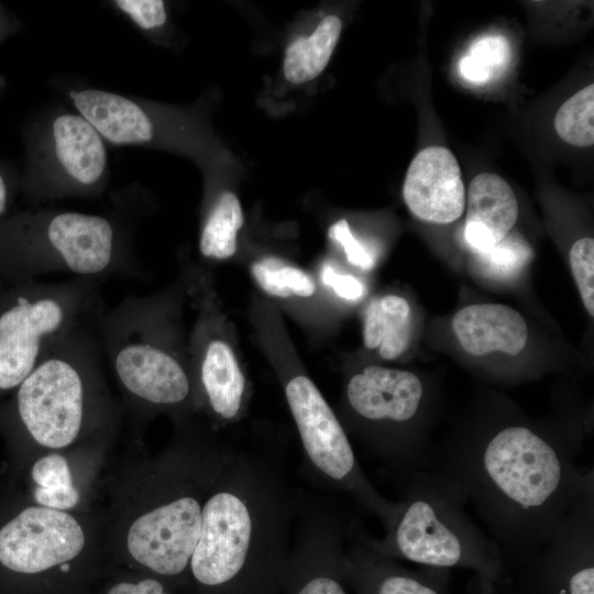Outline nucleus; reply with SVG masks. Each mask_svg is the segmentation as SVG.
<instances>
[{
	"label": "nucleus",
	"instance_id": "nucleus-6",
	"mask_svg": "<svg viewBox=\"0 0 594 594\" xmlns=\"http://www.w3.org/2000/svg\"><path fill=\"white\" fill-rule=\"evenodd\" d=\"M98 319L63 337L14 389L19 422L42 447L65 448L82 428L86 378L102 360Z\"/></svg>",
	"mask_w": 594,
	"mask_h": 594
},
{
	"label": "nucleus",
	"instance_id": "nucleus-19",
	"mask_svg": "<svg viewBox=\"0 0 594 594\" xmlns=\"http://www.w3.org/2000/svg\"><path fill=\"white\" fill-rule=\"evenodd\" d=\"M342 21L334 14L324 16L312 33L299 36L286 48L284 58L285 78L295 85L308 82L318 77L338 43Z\"/></svg>",
	"mask_w": 594,
	"mask_h": 594
},
{
	"label": "nucleus",
	"instance_id": "nucleus-24",
	"mask_svg": "<svg viewBox=\"0 0 594 594\" xmlns=\"http://www.w3.org/2000/svg\"><path fill=\"white\" fill-rule=\"evenodd\" d=\"M532 251L527 242L510 232L491 250L477 254L479 267L483 274L495 279L516 277L528 264Z\"/></svg>",
	"mask_w": 594,
	"mask_h": 594
},
{
	"label": "nucleus",
	"instance_id": "nucleus-29",
	"mask_svg": "<svg viewBox=\"0 0 594 594\" xmlns=\"http://www.w3.org/2000/svg\"><path fill=\"white\" fill-rule=\"evenodd\" d=\"M321 279L343 299L359 300L363 297L364 286L361 280L349 274L337 273L329 264L322 267Z\"/></svg>",
	"mask_w": 594,
	"mask_h": 594
},
{
	"label": "nucleus",
	"instance_id": "nucleus-25",
	"mask_svg": "<svg viewBox=\"0 0 594 594\" xmlns=\"http://www.w3.org/2000/svg\"><path fill=\"white\" fill-rule=\"evenodd\" d=\"M570 266L578 285L582 301L591 315L594 316V240L582 238L571 248Z\"/></svg>",
	"mask_w": 594,
	"mask_h": 594
},
{
	"label": "nucleus",
	"instance_id": "nucleus-17",
	"mask_svg": "<svg viewBox=\"0 0 594 594\" xmlns=\"http://www.w3.org/2000/svg\"><path fill=\"white\" fill-rule=\"evenodd\" d=\"M199 375L213 414L226 421L235 419L243 407L245 378L228 343L221 340L208 343Z\"/></svg>",
	"mask_w": 594,
	"mask_h": 594
},
{
	"label": "nucleus",
	"instance_id": "nucleus-10",
	"mask_svg": "<svg viewBox=\"0 0 594 594\" xmlns=\"http://www.w3.org/2000/svg\"><path fill=\"white\" fill-rule=\"evenodd\" d=\"M85 546L81 526L63 510L29 506L0 526V593L14 579L67 563Z\"/></svg>",
	"mask_w": 594,
	"mask_h": 594
},
{
	"label": "nucleus",
	"instance_id": "nucleus-20",
	"mask_svg": "<svg viewBox=\"0 0 594 594\" xmlns=\"http://www.w3.org/2000/svg\"><path fill=\"white\" fill-rule=\"evenodd\" d=\"M243 226V212L238 197L222 191L210 209L199 238V251L208 258L226 260L237 251V235Z\"/></svg>",
	"mask_w": 594,
	"mask_h": 594
},
{
	"label": "nucleus",
	"instance_id": "nucleus-4",
	"mask_svg": "<svg viewBox=\"0 0 594 594\" xmlns=\"http://www.w3.org/2000/svg\"><path fill=\"white\" fill-rule=\"evenodd\" d=\"M4 250L15 280L72 273L95 280L131 265L128 232L114 218L70 210H41L23 217Z\"/></svg>",
	"mask_w": 594,
	"mask_h": 594
},
{
	"label": "nucleus",
	"instance_id": "nucleus-31",
	"mask_svg": "<svg viewBox=\"0 0 594 594\" xmlns=\"http://www.w3.org/2000/svg\"><path fill=\"white\" fill-rule=\"evenodd\" d=\"M296 594H346V592L334 576L322 573L305 581Z\"/></svg>",
	"mask_w": 594,
	"mask_h": 594
},
{
	"label": "nucleus",
	"instance_id": "nucleus-30",
	"mask_svg": "<svg viewBox=\"0 0 594 594\" xmlns=\"http://www.w3.org/2000/svg\"><path fill=\"white\" fill-rule=\"evenodd\" d=\"M33 497L40 506L56 510L70 509L79 501V494L74 485L57 488L35 486Z\"/></svg>",
	"mask_w": 594,
	"mask_h": 594
},
{
	"label": "nucleus",
	"instance_id": "nucleus-26",
	"mask_svg": "<svg viewBox=\"0 0 594 594\" xmlns=\"http://www.w3.org/2000/svg\"><path fill=\"white\" fill-rule=\"evenodd\" d=\"M112 4L145 32L156 31L167 21L165 2L162 0H116Z\"/></svg>",
	"mask_w": 594,
	"mask_h": 594
},
{
	"label": "nucleus",
	"instance_id": "nucleus-13",
	"mask_svg": "<svg viewBox=\"0 0 594 594\" xmlns=\"http://www.w3.org/2000/svg\"><path fill=\"white\" fill-rule=\"evenodd\" d=\"M404 200L414 216L433 223H450L465 208L459 163L443 146H428L411 161L403 186Z\"/></svg>",
	"mask_w": 594,
	"mask_h": 594
},
{
	"label": "nucleus",
	"instance_id": "nucleus-3",
	"mask_svg": "<svg viewBox=\"0 0 594 594\" xmlns=\"http://www.w3.org/2000/svg\"><path fill=\"white\" fill-rule=\"evenodd\" d=\"M403 480L397 512L382 538L366 534L370 546L392 559L441 570L465 566L484 580H501L507 568L494 541L466 514L462 488L435 468Z\"/></svg>",
	"mask_w": 594,
	"mask_h": 594
},
{
	"label": "nucleus",
	"instance_id": "nucleus-27",
	"mask_svg": "<svg viewBox=\"0 0 594 594\" xmlns=\"http://www.w3.org/2000/svg\"><path fill=\"white\" fill-rule=\"evenodd\" d=\"M31 477L37 487L43 488L73 485L68 463L64 457L57 453L40 458L31 469Z\"/></svg>",
	"mask_w": 594,
	"mask_h": 594
},
{
	"label": "nucleus",
	"instance_id": "nucleus-7",
	"mask_svg": "<svg viewBox=\"0 0 594 594\" xmlns=\"http://www.w3.org/2000/svg\"><path fill=\"white\" fill-rule=\"evenodd\" d=\"M425 394L415 373L376 365L354 374L345 387L350 410L376 429L366 441L372 455L402 479L433 466V452L415 426Z\"/></svg>",
	"mask_w": 594,
	"mask_h": 594
},
{
	"label": "nucleus",
	"instance_id": "nucleus-22",
	"mask_svg": "<svg viewBox=\"0 0 594 594\" xmlns=\"http://www.w3.org/2000/svg\"><path fill=\"white\" fill-rule=\"evenodd\" d=\"M594 85L569 98L554 117V129L566 143L591 146L594 143Z\"/></svg>",
	"mask_w": 594,
	"mask_h": 594
},
{
	"label": "nucleus",
	"instance_id": "nucleus-12",
	"mask_svg": "<svg viewBox=\"0 0 594 594\" xmlns=\"http://www.w3.org/2000/svg\"><path fill=\"white\" fill-rule=\"evenodd\" d=\"M194 492L198 491L182 490L133 521L127 543L135 561L165 576L187 569L199 539L207 497Z\"/></svg>",
	"mask_w": 594,
	"mask_h": 594
},
{
	"label": "nucleus",
	"instance_id": "nucleus-8",
	"mask_svg": "<svg viewBox=\"0 0 594 594\" xmlns=\"http://www.w3.org/2000/svg\"><path fill=\"white\" fill-rule=\"evenodd\" d=\"M101 351L111 362L120 384L148 404L173 406L190 394V381L182 363L150 331L146 302L124 300L97 322Z\"/></svg>",
	"mask_w": 594,
	"mask_h": 594
},
{
	"label": "nucleus",
	"instance_id": "nucleus-16",
	"mask_svg": "<svg viewBox=\"0 0 594 594\" xmlns=\"http://www.w3.org/2000/svg\"><path fill=\"white\" fill-rule=\"evenodd\" d=\"M346 540L345 562L362 575L371 594H447L441 570L431 574L397 566L392 558L370 546L359 521L349 522Z\"/></svg>",
	"mask_w": 594,
	"mask_h": 594
},
{
	"label": "nucleus",
	"instance_id": "nucleus-15",
	"mask_svg": "<svg viewBox=\"0 0 594 594\" xmlns=\"http://www.w3.org/2000/svg\"><path fill=\"white\" fill-rule=\"evenodd\" d=\"M452 327L462 348L472 355L492 352L517 355L528 340L522 316L501 304L466 306L454 315Z\"/></svg>",
	"mask_w": 594,
	"mask_h": 594
},
{
	"label": "nucleus",
	"instance_id": "nucleus-5",
	"mask_svg": "<svg viewBox=\"0 0 594 594\" xmlns=\"http://www.w3.org/2000/svg\"><path fill=\"white\" fill-rule=\"evenodd\" d=\"M95 280H14L0 289V394L14 391L48 350L98 319Z\"/></svg>",
	"mask_w": 594,
	"mask_h": 594
},
{
	"label": "nucleus",
	"instance_id": "nucleus-34",
	"mask_svg": "<svg viewBox=\"0 0 594 594\" xmlns=\"http://www.w3.org/2000/svg\"><path fill=\"white\" fill-rule=\"evenodd\" d=\"M59 569L63 571V572H66L69 570V564L68 562L67 563H63L59 565Z\"/></svg>",
	"mask_w": 594,
	"mask_h": 594
},
{
	"label": "nucleus",
	"instance_id": "nucleus-14",
	"mask_svg": "<svg viewBox=\"0 0 594 594\" xmlns=\"http://www.w3.org/2000/svg\"><path fill=\"white\" fill-rule=\"evenodd\" d=\"M517 218V198L504 178L493 173L473 178L468 190L464 239L476 254L503 240Z\"/></svg>",
	"mask_w": 594,
	"mask_h": 594
},
{
	"label": "nucleus",
	"instance_id": "nucleus-23",
	"mask_svg": "<svg viewBox=\"0 0 594 594\" xmlns=\"http://www.w3.org/2000/svg\"><path fill=\"white\" fill-rule=\"evenodd\" d=\"M510 59V46L501 35L476 40L459 63L461 76L473 84H485L499 76Z\"/></svg>",
	"mask_w": 594,
	"mask_h": 594
},
{
	"label": "nucleus",
	"instance_id": "nucleus-9",
	"mask_svg": "<svg viewBox=\"0 0 594 594\" xmlns=\"http://www.w3.org/2000/svg\"><path fill=\"white\" fill-rule=\"evenodd\" d=\"M107 142L76 110H53L36 129L32 150V191L62 199L99 195L108 180Z\"/></svg>",
	"mask_w": 594,
	"mask_h": 594
},
{
	"label": "nucleus",
	"instance_id": "nucleus-11",
	"mask_svg": "<svg viewBox=\"0 0 594 594\" xmlns=\"http://www.w3.org/2000/svg\"><path fill=\"white\" fill-rule=\"evenodd\" d=\"M538 594H594V475L560 531L522 569Z\"/></svg>",
	"mask_w": 594,
	"mask_h": 594
},
{
	"label": "nucleus",
	"instance_id": "nucleus-32",
	"mask_svg": "<svg viewBox=\"0 0 594 594\" xmlns=\"http://www.w3.org/2000/svg\"><path fill=\"white\" fill-rule=\"evenodd\" d=\"M108 594H168L163 584L154 579H145L139 583L120 582L113 585Z\"/></svg>",
	"mask_w": 594,
	"mask_h": 594
},
{
	"label": "nucleus",
	"instance_id": "nucleus-28",
	"mask_svg": "<svg viewBox=\"0 0 594 594\" xmlns=\"http://www.w3.org/2000/svg\"><path fill=\"white\" fill-rule=\"evenodd\" d=\"M329 237L343 248L345 256L352 265L366 271L374 266V257L364 244L354 237L346 220L341 219L333 223L329 229Z\"/></svg>",
	"mask_w": 594,
	"mask_h": 594
},
{
	"label": "nucleus",
	"instance_id": "nucleus-33",
	"mask_svg": "<svg viewBox=\"0 0 594 594\" xmlns=\"http://www.w3.org/2000/svg\"><path fill=\"white\" fill-rule=\"evenodd\" d=\"M9 186L4 174L0 170V218L6 213L9 205Z\"/></svg>",
	"mask_w": 594,
	"mask_h": 594
},
{
	"label": "nucleus",
	"instance_id": "nucleus-18",
	"mask_svg": "<svg viewBox=\"0 0 594 594\" xmlns=\"http://www.w3.org/2000/svg\"><path fill=\"white\" fill-rule=\"evenodd\" d=\"M411 338L410 306L396 295L375 297L364 312L363 340L367 349L380 350L385 360L403 354Z\"/></svg>",
	"mask_w": 594,
	"mask_h": 594
},
{
	"label": "nucleus",
	"instance_id": "nucleus-1",
	"mask_svg": "<svg viewBox=\"0 0 594 594\" xmlns=\"http://www.w3.org/2000/svg\"><path fill=\"white\" fill-rule=\"evenodd\" d=\"M580 444L526 422L473 431L433 453V466L463 491L506 568L522 570L560 531L592 470Z\"/></svg>",
	"mask_w": 594,
	"mask_h": 594
},
{
	"label": "nucleus",
	"instance_id": "nucleus-21",
	"mask_svg": "<svg viewBox=\"0 0 594 594\" xmlns=\"http://www.w3.org/2000/svg\"><path fill=\"white\" fill-rule=\"evenodd\" d=\"M251 273L262 289L275 297H309L316 290L312 278L306 272L275 256L255 262Z\"/></svg>",
	"mask_w": 594,
	"mask_h": 594
},
{
	"label": "nucleus",
	"instance_id": "nucleus-2",
	"mask_svg": "<svg viewBox=\"0 0 594 594\" xmlns=\"http://www.w3.org/2000/svg\"><path fill=\"white\" fill-rule=\"evenodd\" d=\"M297 507L279 473L261 458L231 454L210 487L189 566L207 587L235 581L292 546Z\"/></svg>",
	"mask_w": 594,
	"mask_h": 594
}]
</instances>
